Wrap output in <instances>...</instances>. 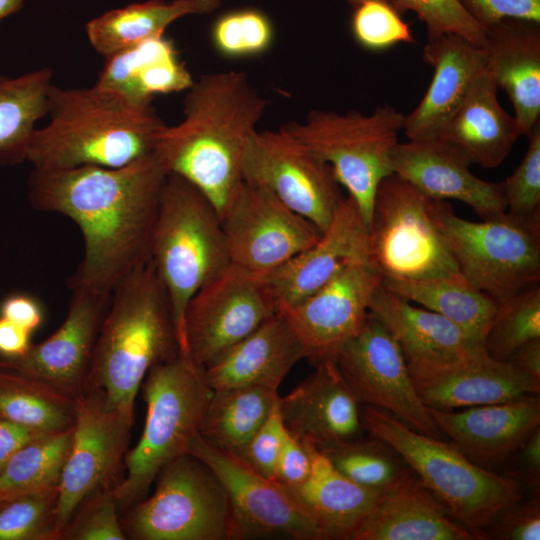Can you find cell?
<instances>
[{"label":"cell","instance_id":"6da1fadb","mask_svg":"<svg viewBox=\"0 0 540 540\" xmlns=\"http://www.w3.org/2000/svg\"><path fill=\"white\" fill-rule=\"evenodd\" d=\"M167 176L153 153L117 168H33L31 205L70 218L83 237V257L68 281L70 289L111 295L128 274L150 261Z\"/></svg>","mask_w":540,"mask_h":540},{"label":"cell","instance_id":"7a4b0ae2","mask_svg":"<svg viewBox=\"0 0 540 540\" xmlns=\"http://www.w3.org/2000/svg\"><path fill=\"white\" fill-rule=\"evenodd\" d=\"M186 91L183 119L164 125L152 153L168 174L197 187L221 217L243 182L245 147L267 101L237 71L202 75Z\"/></svg>","mask_w":540,"mask_h":540},{"label":"cell","instance_id":"3957f363","mask_svg":"<svg viewBox=\"0 0 540 540\" xmlns=\"http://www.w3.org/2000/svg\"><path fill=\"white\" fill-rule=\"evenodd\" d=\"M46 116L49 121L36 128L26 158L40 170L127 165L152 153L165 125L152 104L133 103L96 85H52Z\"/></svg>","mask_w":540,"mask_h":540},{"label":"cell","instance_id":"277c9868","mask_svg":"<svg viewBox=\"0 0 540 540\" xmlns=\"http://www.w3.org/2000/svg\"><path fill=\"white\" fill-rule=\"evenodd\" d=\"M179 355L169 299L149 261L112 291L84 391H101L110 408L134 419L148 371Z\"/></svg>","mask_w":540,"mask_h":540},{"label":"cell","instance_id":"5b68a950","mask_svg":"<svg viewBox=\"0 0 540 540\" xmlns=\"http://www.w3.org/2000/svg\"><path fill=\"white\" fill-rule=\"evenodd\" d=\"M363 430L396 452L450 516L484 539L493 518L522 500L520 484L472 462L453 443L417 432L390 413L360 409Z\"/></svg>","mask_w":540,"mask_h":540},{"label":"cell","instance_id":"8992f818","mask_svg":"<svg viewBox=\"0 0 540 540\" xmlns=\"http://www.w3.org/2000/svg\"><path fill=\"white\" fill-rule=\"evenodd\" d=\"M150 261L169 299L180 356L188 360L184 327L187 305L201 287L232 263L215 206L176 174H168L162 189Z\"/></svg>","mask_w":540,"mask_h":540},{"label":"cell","instance_id":"52a82bcc","mask_svg":"<svg viewBox=\"0 0 540 540\" xmlns=\"http://www.w3.org/2000/svg\"><path fill=\"white\" fill-rule=\"evenodd\" d=\"M140 388L146 417L137 444L125 456L126 473L113 489L120 511L146 497L161 470L188 453L211 392L204 369L180 355L153 366Z\"/></svg>","mask_w":540,"mask_h":540},{"label":"cell","instance_id":"ba28073f","mask_svg":"<svg viewBox=\"0 0 540 540\" xmlns=\"http://www.w3.org/2000/svg\"><path fill=\"white\" fill-rule=\"evenodd\" d=\"M403 124L404 115L384 104L369 115L313 110L304 121L282 127L332 168L369 230L377 187L393 174L392 153Z\"/></svg>","mask_w":540,"mask_h":540},{"label":"cell","instance_id":"9c48e42d","mask_svg":"<svg viewBox=\"0 0 540 540\" xmlns=\"http://www.w3.org/2000/svg\"><path fill=\"white\" fill-rule=\"evenodd\" d=\"M435 203L394 173L379 183L369 238L372 260L383 279L412 281L460 273Z\"/></svg>","mask_w":540,"mask_h":540},{"label":"cell","instance_id":"30bf717a","mask_svg":"<svg viewBox=\"0 0 540 540\" xmlns=\"http://www.w3.org/2000/svg\"><path fill=\"white\" fill-rule=\"evenodd\" d=\"M154 492L121 518L127 539L231 540L226 491L200 459L185 453L166 465Z\"/></svg>","mask_w":540,"mask_h":540},{"label":"cell","instance_id":"8fae6325","mask_svg":"<svg viewBox=\"0 0 540 540\" xmlns=\"http://www.w3.org/2000/svg\"><path fill=\"white\" fill-rule=\"evenodd\" d=\"M436 218L460 274L497 302L540 281V227L507 213L473 222L458 217L446 201Z\"/></svg>","mask_w":540,"mask_h":540},{"label":"cell","instance_id":"7c38bea8","mask_svg":"<svg viewBox=\"0 0 540 540\" xmlns=\"http://www.w3.org/2000/svg\"><path fill=\"white\" fill-rule=\"evenodd\" d=\"M134 419L110 408L99 390L75 398L71 446L63 465L55 506V530L61 533L79 505L101 489H114L128 452Z\"/></svg>","mask_w":540,"mask_h":540},{"label":"cell","instance_id":"4fadbf2b","mask_svg":"<svg viewBox=\"0 0 540 540\" xmlns=\"http://www.w3.org/2000/svg\"><path fill=\"white\" fill-rule=\"evenodd\" d=\"M276 312L263 277L231 264L201 287L187 305V359L208 368Z\"/></svg>","mask_w":540,"mask_h":540},{"label":"cell","instance_id":"5bb4252c","mask_svg":"<svg viewBox=\"0 0 540 540\" xmlns=\"http://www.w3.org/2000/svg\"><path fill=\"white\" fill-rule=\"evenodd\" d=\"M243 180L265 187L322 233L340 202L332 168L283 127L256 130L242 159Z\"/></svg>","mask_w":540,"mask_h":540},{"label":"cell","instance_id":"9a60e30c","mask_svg":"<svg viewBox=\"0 0 540 540\" xmlns=\"http://www.w3.org/2000/svg\"><path fill=\"white\" fill-rule=\"evenodd\" d=\"M188 453L205 463L228 498L231 540L286 538L322 540L320 532L290 492L241 459L207 443L199 434Z\"/></svg>","mask_w":540,"mask_h":540},{"label":"cell","instance_id":"2e32d148","mask_svg":"<svg viewBox=\"0 0 540 540\" xmlns=\"http://www.w3.org/2000/svg\"><path fill=\"white\" fill-rule=\"evenodd\" d=\"M220 218L231 263L259 275L282 266L321 236L268 189L244 180Z\"/></svg>","mask_w":540,"mask_h":540},{"label":"cell","instance_id":"e0dca14e","mask_svg":"<svg viewBox=\"0 0 540 540\" xmlns=\"http://www.w3.org/2000/svg\"><path fill=\"white\" fill-rule=\"evenodd\" d=\"M336 364L360 404L382 409L411 429L439 438L398 342L370 313L360 332L341 349Z\"/></svg>","mask_w":540,"mask_h":540},{"label":"cell","instance_id":"ac0fdd59","mask_svg":"<svg viewBox=\"0 0 540 540\" xmlns=\"http://www.w3.org/2000/svg\"><path fill=\"white\" fill-rule=\"evenodd\" d=\"M383 276L371 258L350 262L301 302L280 308L314 366L336 362L341 349L363 328L371 297Z\"/></svg>","mask_w":540,"mask_h":540},{"label":"cell","instance_id":"d6986e66","mask_svg":"<svg viewBox=\"0 0 540 540\" xmlns=\"http://www.w3.org/2000/svg\"><path fill=\"white\" fill-rule=\"evenodd\" d=\"M67 315L47 339L25 354L0 358V368L40 380L76 398L84 391L111 295L74 288Z\"/></svg>","mask_w":540,"mask_h":540},{"label":"cell","instance_id":"ffe728a7","mask_svg":"<svg viewBox=\"0 0 540 540\" xmlns=\"http://www.w3.org/2000/svg\"><path fill=\"white\" fill-rule=\"evenodd\" d=\"M470 165L457 147L440 138L398 142L392 153L393 173L427 197L461 201L482 220L505 214L503 183L476 177Z\"/></svg>","mask_w":540,"mask_h":540},{"label":"cell","instance_id":"44dd1931","mask_svg":"<svg viewBox=\"0 0 540 540\" xmlns=\"http://www.w3.org/2000/svg\"><path fill=\"white\" fill-rule=\"evenodd\" d=\"M365 258L372 259L369 230L348 196L342 199L329 226L312 246L261 276L278 310L301 302L347 264Z\"/></svg>","mask_w":540,"mask_h":540},{"label":"cell","instance_id":"7402d4cb","mask_svg":"<svg viewBox=\"0 0 540 540\" xmlns=\"http://www.w3.org/2000/svg\"><path fill=\"white\" fill-rule=\"evenodd\" d=\"M369 313L398 342L411 377L450 365L485 349L447 318L426 308L415 307L382 283L371 297Z\"/></svg>","mask_w":540,"mask_h":540},{"label":"cell","instance_id":"603a6c76","mask_svg":"<svg viewBox=\"0 0 540 540\" xmlns=\"http://www.w3.org/2000/svg\"><path fill=\"white\" fill-rule=\"evenodd\" d=\"M423 59L434 72L418 106L404 116L402 129L408 140L438 138L486 69L484 50L454 33L428 32Z\"/></svg>","mask_w":540,"mask_h":540},{"label":"cell","instance_id":"cb8c5ba5","mask_svg":"<svg viewBox=\"0 0 540 540\" xmlns=\"http://www.w3.org/2000/svg\"><path fill=\"white\" fill-rule=\"evenodd\" d=\"M359 404L333 361L315 365L309 377L279 399L285 428L317 448L360 437Z\"/></svg>","mask_w":540,"mask_h":540},{"label":"cell","instance_id":"d4e9b609","mask_svg":"<svg viewBox=\"0 0 540 540\" xmlns=\"http://www.w3.org/2000/svg\"><path fill=\"white\" fill-rule=\"evenodd\" d=\"M428 409L438 431L484 468L506 460L540 427V401L530 395L460 412Z\"/></svg>","mask_w":540,"mask_h":540},{"label":"cell","instance_id":"484cf974","mask_svg":"<svg viewBox=\"0 0 540 540\" xmlns=\"http://www.w3.org/2000/svg\"><path fill=\"white\" fill-rule=\"evenodd\" d=\"M422 402L452 411L521 398L540 391V382L486 349L442 368L412 377Z\"/></svg>","mask_w":540,"mask_h":540},{"label":"cell","instance_id":"4316f807","mask_svg":"<svg viewBox=\"0 0 540 540\" xmlns=\"http://www.w3.org/2000/svg\"><path fill=\"white\" fill-rule=\"evenodd\" d=\"M486 69L508 95L522 135L540 121V22L505 18L486 28Z\"/></svg>","mask_w":540,"mask_h":540},{"label":"cell","instance_id":"83f0119b","mask_svg":"<svg viewBox=\"0 0 540 540\" xmlns=\"http://www.w3.org/2000/svg\"><path fill=\"white\" fill-rule=\"evenodd\" d=\"M408 472L384 490L355 540H475Z\"/></svg>","mask_w":540,"mask_h":540},{"label":"cell","instance_id":"f1b7e54d","mask_svg":"<svg viewBox=\"0 0 540 540\" xmlns=\"http://www.w3.org/2000/svg\"><path fill=\"white\" fill-rule=\"evenodd\" d=\"M303 441L311 454V472L302 484L285 488L314 522L322 540H355L384 490L349 480L312 442Z\"/></svg>","mask_w":540,"mask_h":540},{"label":"cell","instance_id":"f546056e","mask_svg":"<svg viewBox=\"0 0 540 540\" xmlns=\"http://www.w3.org/2000/svg\"><path fill=\"white\" fill-rule=\"evenodd\" d=\"M304 357L295 333L280 312L263 322L216 363L204 369L211 390L262 386L278 390Z\"/></svg>","mask_w":540,"mask_h":540},{"label":"cell","instance_id":"4dcf8cb0","mask_svg":"<svg viewBox=\"0 0 540 540\" xmlns=\"http://www.w3.org/2000/svg\"><path fill=\"white\" fill-rule=\"evenodd\" d=\"M497 89L485 69L438 137L483 168L499 166L522 135L516 119L501 107Z\"/></svg>","mask_w":540,"mask_h":540},{"label":"cell","instance_id":"1f68e13d","mask_svg":"<svg viewBox=\"0 0 540 540\" xmlns=\"http://www.w3.org/2000/svg\"><path fill=\"white\" fill-rule=\"evenodd\" d=\"M193 81L173 40L164 34L106 58L94 85L133 103L151 104L155 95L186 91Z\"/></svg>","mask_w":540,"mask_h":540},{"label":"cell","instance_id":"d6a6232c","mask_svg":"<svg viewBox=\"0 0 540 540\" xmlns=\"http://www.w3.org/2000/svg\"><path fill=\"white\" fill-rule=\"evenodd\" d=\"M382 284L402 298L447 318L485 347L499 303L473 287L460 273L412 281L383 279Z\"/></svg>","mask_w":540,"mask_h":540},{"label":"cell","instance_id":"836d02e7","mask_svg":"<svg viewBox=\"0 0 540 540\" xmlns=\"http://www.w3.org/2000/svg\"><path fill=\"white\" fill-rule=\"evenodd\" d=\"M279 398L278 390L262 386L211 390L199 436L217 449L240 458Z\"/></svg>","mask_w":540,"mask_h":540},{"label":"cell","instance_id":"e575fe53","mask_svg":"<svg viewBox=\"0 0 540 540\" xmlns=\"http://www.w3.org/2000/svg\"><path fill=\"white\" fill-rule=\"evenodd\" d=\"M50 68L18 76L0 74V166L26 161L38 120L47 115Z\"/></svg>","mask_w":540,"mask_h":540},{"label":"cell","instance_id":"d590c367","mask_svg":"<svg viewBox=\"0 0 540 540\" xmlns=\"http://www.w3.org/2000/svg\"><path fill=\"white\" fill-rule=\"evenodd\" d=\"M195 14L185 0H147L106 11L91 19L85 31L91 46L108 58L145 40L164 35L167 27Z\"/></svg>","mask_w":540,"mask_h":540},{"label":"cell","instance_id":"8d00e7d4","mask_svg":"<svg viewBox=\"0 0 540 540\" xmlns=\"http://www.w3.org/2000/svg\"><path fill=\"white\" fill-rule=\"evenodd\" d=\"M0 417L43 434L62 433L74 426L75 398L40 380L1 369Z\"/></svg>","mask_w":540,"mask_h":540},{"label":"cell","instance_id":"74e56055","mask_svg":"<svg viewBox=\"0 0 540 540\" xmlns=\"http://www.w3.org/2000/svg\"><path fill=\"white\" fill-rule=\"evenodd\" d=\"M72 433L43 435L15 453L0 471V499L58 487Z\"/></svg>","mask_w":540,"mask_h":540},{"label":"cell","instance_id":"f35d334b","mask_svg":"<svg viewBox=\"0 0 540 540\" xmlns=\"http://www.w3.org/2000/svg\"><path fill=\"white\" fill-rule=\"evenodd\" d=\"M317 448L345 477L366 488L386 490L408 471L398 465L387 445L372 437Z\"/></svg>","mask_w":540,"mask_h":540},{"label":"cell","instance_id":"ab89813d","mask_svg":"<svg viewBox=\"0 0 540 540\" xmlns=\"http://www.w3.org/2000/svg\"><path fill=\"white\" fill-rule=\"evenodd\" d=\"M498 303L485 349L492 358L506 361L520 346L540 338V285Z\"/></svg>","mask_w":540,"mask_h":540},{"label":"cell","instance_id":"60d3db41","mask_svg":"<svg viewBox=\"0 0 540 540\" xmlns=\"http://www.w3.org/2000/svg\"><path fill=\"white\" fill-rule=\"evenodd\" d=\"M58 487L23 494L0 507V540H59L55 530Z\"/></svg>","mask_w":540,"mask_h":540},{"label":"cell","instance_id":"b9f144b4","mask_svg":"<svg viewBox=\"0 0 540 540\" xmlns=\"http://www.w3.org/2000/svg\"><path fill=\"white\" fill-rule=\"evenodd\" d=\"M274 38L269 18L256 9H239L219 16L211 39L215 49L231 58L249 57L268 50Z\"/></svg>","mask_w":540,"mask_h":540},{"label":"cell","instance_id":"7bdbcfd3","mask_svg":"<svg viewBox=\"0 0 540 540\" xmlns=\"http://www.w3.org/2000/svg\"><path fill=\"white\" fill-rule=\"evenodd\" d=\"M526 136L529 143L522 161L502 182L506 213L540 227V121Z\"/></svg>","mask_w":540,"mask_h":540},{"label":"cell","instance_id":"ee69618b","mask_svg":"<svg viewBox=\"0 0 540 540\" xmlns=\"http://www.w3.org/2000/svg\"><path fill=\"white\" fill-rule=\"evenodd\" d=\"M112 488L87 497L76 509L60 540H126Z\"/></svg>","mask_w":540,"mask_h":540},{"label":"cell","instance_id":"f6af8a7d","mask_svg":"<svg viewBox=\"0 0 540 540\" xmlns=\"http://www.w3.org/2000/svg\"><path fill=\"white\" fill-rule=\"evenodd\" d=\"M351 29L356 41L369 50L415 42L410 26L401 14L379 0H369L354 8Z\"/></svg>","mask_w":540,"mask_h":540},{"label":"cell","instance_id":"bcb514c9","mask_svg":"<svg viewBox=\"0 0 540 540\" xmlns=\"http://www.w3.org/2000/svg\"><path fill=\"white\" fill-rule=\"evenodd\" d=\"M405 3L408 11H413L425 23L428 32L454 33L483 47L486 29L458 0H405Z\"/></svg>","mask_w":540,"mask_h":540},{"label":"cell","instance_id":"7dc6e473","mask_svg":"<svg viewBox=\"0 0 540 540\" xmlns=\"http://www.w3.org/2000/svg\"><path fill=\"white\" fill-rule=\"evenodd\" d=\"M285 432L278 400L239 459L261 476L275 481L278 456Z\"/></svg>","mask_w":540,"mask_h":540},{"label":"cell","instance_id":"c3c4849f","mask_svg":"<svg viewBox=\"0 0 540 540\" xmlns=\"http://www.w3.org/2000/svg\"><path fill=\"white\" fill-rule=\"evenodd\" d=\"M487 530L489 533L487 532L485 536L489 535L495 539L539 540L540 502L538 497L526 503L519 501L509 506L493 518L484 530V534Z\"/></svg>","mask_w":540,"mask_h":540},{"label":"cell","instance_id":"681fc988","mask_svg":"<svg viewBox=\"0 0 540 540\" xmlns=\"http://www.w3.org/2000/svg\"><path fill=\"white\" fill-rule=\"evenodd\" d=\"M485 29L505 18L540 22V0H458Z\"/></svg>","mask_w":540,"mask_h":540},{"label":"cell","instance_id":"f907efd6","mask_svg":"<svg viewBox=\"0 0 540 540\" xmlns=\"http://www.w3.org/2000/svg\"><path fill=\"white\" fill-rule=\"evenodd\" d=\"M312 458L307 444L287 429L278 456L275 481L286 488L302 484L309 476Z\"/></svg>","mask_w":540,"mask_h":540},{"label":"cell","instance_id":"816d5d0a","mask_svg":"<svg viewBox=\"0 0 540 540\" xmlns=\"http://www.w3.org/2000/svg\"><path fill=\"white\" fill-rule=\"evenodd\" d=\"M0 316L32 333L41 325L43 311L30 295L14 294L2 302Z\"/></svg>","mask_w":540,"mask_h":540},{"label":"cell","instance_id":"f5cc1de1","mask_svg":"<svg viewBox=\"0 0 540 540\" xmlns=\"http://www.w3.org/2000/svg\"><path fill=\"white\" fill-rule=\"evenodd\" d=\"M43 435L49 434L0 417V471L15 453Z\"/></svg>","mask_w":540,"mask_h":540},{"label":"cell","instance_id":"db71d44e","mask_svg":"<svg viewBox=\"0 0 540 540\" xmlns=\"http://www.w3.org/2000/svg\"><path fill=\"white\" fill-rule=\"evenodd\" d=\"M519 453L518 472L523 481L534 487L539 485L540 475V427L536 428L515 450Z\"/></svg>","mask_w":540,"mask_h":540},{"label":"cell","instance_id":"11a10c76","mask_svg":"<svg viewBox=\"0 0 540 540\" xmlns=\"http://www.w3.org/2000/svg\"><path fill=\"white\" fill-rule=\"evenodd\" d=\"M31 332L0 316V358L22 356L31 346Z\"/></svg>","mask_w":540,"mask_h":540},{"label":"cell","instance_id":"9f6ffc18","mask_svg":"<svg viewBox=\"0 0 540 540\" xmlns=\"http://www.w3.org/2000/svg\"><path fill=\"white\" fill-rule=\"evenodd\" d=\"M506 361L540 382V338L520 346Z\"/></svg>","mask_w":540,"mask_h":540},{"label":"cell","instance_id":"6f0895ef","mask_svg":"<svg viewBox=\"0 0 540 540\" xmlns=\"http://www.w3.org/2000/svg\"><path fill=\"white\" fill-rule=\"evenodd\" d=\"M189 2L195 14H210L221 5L222 0H185Z\"/></svg>","mask_w":540,"mask_h":540},{"label":"cell","instance_id":"680465c9","mask_svg":"<svg viewBox=\"0 0 540 540\" xmlns=\"http://www.w3.org/2000/svg\"><path fill=\"white\" fill-rule=\"evenodd\" d=\"M26 0H0V21L17 13Z\"/></svg>","mask_w":540,"mask_h":540},{"label":"cell","instance_id":"91938a15","mask_svg":"<svg viewBox=\"0 0 540 540\" xmlns=\"http://www.w3.org/2000/svg\"><path fill=\"white\" fill-rule=\"evenodd\" d=\"M346 1L350 6H352L353 8H356L360 4L369 0H346ZM379 1L389 4L401 15L404 14L406 11H408L405 0H379Z\"/></svg>","mask_w":540,"mask_h":540},{"label":"cell","instance_id":"94428289","mask_svg":"<svg viewBox=\"0 0 540 540\" xmlns=\"http://www.w3.org/2000/svg\"><path fill=\"white\" fill-rule=\"evenodd\" d=\"M7 500L0 499V507L6 502Z\"/></svg>","mask_w":540,"mask_h":540},{"label":"cell","instance_id":"6125c7cd","mask_svg":"<svg viewBox=\"0 0 540 540\" xmlns=\"http://www.w3.org/2000/svg\"><path fill=\"white\" fill-rule=\"evenodd\" d=\"M1 370V369H0Z\"/></svg>","mask_w":540,"mask_h":540}]
</instances>
